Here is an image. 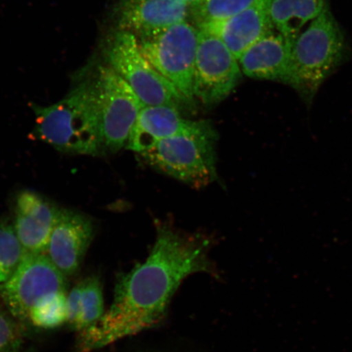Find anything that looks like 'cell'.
<instances>
[{
  "label": "cell",
  "instance_id": "6da1fadb",
  "mask_svg": "<svg viewBox=\"0 0 352 352\" xmlns=\"http://www.w3.org/2000/svg\"><path fill=\"white\" fill-rule=\"evenodd\" d=\"M156 231L147 258L117 276L109 310L78 332L76 352H92L158 327L188 276L206 274L219 278L208 236L178 230L170 222L157 223Z\"/></svg>",
  "mask_w": 352,
  "mask_h": 352
},
{
  "label": "cell",
  "instance_id": "7a4b0ae2",
  "mask_svg": "<svg viewBox=\"0 0 352 352\" xmlns=\"http://www.w3.org/2000/svg\"><path fill=\"white\" fill-rule=\"evenodd\" d=\"M35 116L34 138L57 151L74 155L104 153L98 107L81 70L74 74L68 94L55 104H30Z\"/></svg>",
  "mask_w": 352,
  "mask_h": 352
},
{
  "label": "cell",
  "instance_id": "3957f363",
  "mask_svg": "<svg viewBox=\"0 0 352 352\" xmlns=\"http://www.w3.org/2000/svg\"><path fill=\"white\" fill-rule=\"evenodd\" d=\"M345 50L344 36L327 8L292 43L289 85L310 104L320 85L340 65Z\"/></svg>",
  "mask_w": 352,
  "mask_h": 352
},
{
  "label": "cell",
  "instance_id": "277c9868",
  "mask_svg": "<svg viewBox=\"0 0 352 352\" xmlns=\"http://www.w3.org/2000/svg\"><path fill=\"white\" fill-rule=\"evenodd\" d=\"M217 132L209 122L170 136L140 153L153 168L188 186L201 188L217 179Z\"/></svg>",
  "mask_w": 352,
  "mask_h": 352
},
{
  "label": "cell",
  "instance_id": "5b68a950",
  "mask_svg": "<svg viewBox=\"0 0 352 352\" xmlns=\"http://www.w3.org/2000/svg\"><path fill=\"white\" fill-rule=\"evenodd\" d=\"M89 82L98 107L104 153L126 146L144 107L131 87L107 64H89L80 69Z\"/></svg>",
  "mask_w": 352,
  "mask_h": 352
},
{
  "label": "cell",
  "instance_id": "8992f818",
  "mask_svg": "<svg viewBox=\"0 0 352 352\" xmlns=\"http://www.w3.org/2000/svg\"><path fill=\"white\" fill-rule=\"evenodd\" d=\"M104 63L124 79L144 105H166L183 111L192 104L153 67L135 35L116 30L104 45Z\"/></svg>",
  "mask_w": 352,
  "mask_h": 352
},
{
  "label": "cell",
  "instance_id": "52a82bcc",
  "mask_svg": "<svg viewBox=\"0 0 352 352\" xmlns=\"http://www.w3.org/2000/svg\"><path fill=\"white\" fill-rule=\"evenodd\" d=\"M198 28L188 21L179 22L153 36L138 39L145 58L166 80L193 104Z\"/></svg>",
  "mask_w": 352,
  "mask_h": 352
},
{
  "label": "cell",
  "instance_id": "ba28073f",
  "mask_svg": "<svg viewBox=\"0 0 352 352\" xmlns=\"http://www.w3.org/2000/svg\"><path fill=\"white\" fill-rule=\"evenodd\" d=\"M66 287V277L45 254H25L14 274L0 284V296L11 314L24 320L43 298Z\"/></svg>",
  "mask_w": 352,
  "mask_h": 352
},
{
  "label": "cell",
  "instance_id": "9c48e42d",
  "mask_svg": "<svg viewBox=\"0 0 352 352\" xmlns=\"http://www.w3.org/2000/svg\"><path fill=\"white\" fill-rule=\"evenodd\" d=\"M193 96L204 104L226 99L241 81L239 60L215 35L198 28Z\"/></svg>",
  "mask_w": 352,
  "mask_h": 352
},
{
  "label": "cell",
  "instance_id": "30bf717a",
  "mask_svg": "<svg viewBox=\"0 0 352 352\" xmlns=\"http://www.w3.org/2000/svg\"><path fill=\"white\" fill-rule=\"evenodd\" d=\"M190 16L191 7L180 0H118L114 8L116 30L138 39L153 36Z\"/></svg>",
  "mask_w": 352,
  "mask_h": 352
},
{
  "label": "cell",
  "instance_id": "8fae6325",
  "mask_svg": "<svg viewBox=\"0 0 352 352\" xmlns=\"http://www.w3.org/2000/svg\"><path fill=\"white\" fill-rule=\"evenodd\" d=\"M94 235L89 217L61 208L45 254L65 277L72 276L80 268Z\"/></svg>",
  "mask_w": 352,
  "mask_h": 352
},
{
  "label": "cell",
  "instance_id": "7c38bea8",
  "mask_svg": "<svg viewBox=\"0 0 352 352\" xmlns=\"http://www.w3.org/2000/svg\"><path fill=\"white\" fill-rule=\"evenodd\" d=\"M60 209L39 193L30 190L19 193L12 224L25 254L46 253Z\"/></svg>",
  "mask_w": 352,
  "mask_h": 352
},
{
  "label": "cell",
  "instance_id": "4fadbf2b",
  "mask_svg": "<svg viewBox=\"0 0 352 352\" xmlns=\"http://www.w3.org/2000/svg\"><path fill=\"white\" fill-rule=\"evenodd\" d=\"M270 2L258 0L230 19L196 26L218 37L239 60L246 50L275 30L270 19Z\"/></svg>",
  "mask_w": 352,
  "mask_h": 352
},
{
  "label": "cell",
  "instance_id": "5bb4252c",
  "mask_svg": "<svg viewBox=\"0 0 352 352\" xmlns=\"http://www.w3.org/2000/svg\"><path fill=\"white\" fill-rule=\"evenodd\" d=\"M292 43L276 30L250 47L239 60L242 74L289 85Z\"/></svg>",
  "mask_w": 352,
  "mask_h": 352
},
{
  "label": "cell",
  "instance_id": "9a60e30c",
  "mask_svg": "<svg viewBox=\"0 0 352 352\" xmlns=\"http://www.w3.org/2000/svg\"><path fill=\"white\" fill-rule=\"evenodd\" d=\"M200 121L184 118L182 112L166 105H144L139 113L126 148L142 153L157 143L195 129Z\"/></svg>",
  "mask_w": 352,
  "mask_h": 352
},
{
  "label": "cell",
  "instance_id": "2e32d148",
  "mask_svg": "<svg viewBox=\"0 0 352 352\" xmlns=\"http://www.w3.org/2000/svg\"><path fill=\"white\" fill-rule=\"evenodd\" d=\"M327 0H270V14L276 32L293 43L327 10Z\"/></svg>",
  "mask_w": 352,
  "mask_h": 352
},
{
  "label": "cell",
  "instance_id": "e0dca14e",
  "mask_svg": "<svg viewBox=\"0 0 352 352\" xmlns=\"http://www.w3.org/2000/svg\"><path fill=\"white\" fill-rule=\"evenodd\" d=\"M28 320L34 327L52 329L67 323V294H50L39 301L30 311Z\"/></svg>",
  "mask_w": 352,
  "mask_h": 352
},
{
  "label": "cell",
  "instance_id": "ac0fdd59",
  "mask_svg": "<svg viewBox=\"0 0 352 352\" xmlns=\"http://www.w3.org/2000/svg\"><path fill=\"white\" fill-rule=\"evenodd\" d=\"M25 254L12 222L8 219L0 220V284L14 274Z\"/></svg>",
  "mask_w": 352,
  "mask_h": 352
},
{
  "label": "cell",
  "instance_id": "d6986e66",
  "mask_svg": "<svg viewBox=\"0 0 352 352\" xmlns=\"http://www.w3.org/2000/svg\"><path fill=\"white\" fill-rule=\"evenodd\" d=\"M258 0H204L191 8L195 25L223 21L248 10Z\"/></svg>",
  "mask_w": 352,
  "mask_h": 352
},
{
  "label": "cell",
  "instance_id": "ffe728a7",
  "mask_svg": "<svg viewBox=\"0 0 352 352\" xmlns=\"http://www.w3.org/2000/svg\"><path fill=\"white\" fill-rule=\"evenodd\" d=\"M104 312L102 285L99 277H87L82 280L80 319L78 332L98 322Z\"/></svg>",
  "mask_w": 352,
  "mask_h": 352
},
{
  "label": "cell",
  "instance_id": "44dd1931",
  "mask_svg": "<svg viewBox=\"0 0 352 352\" xmlns=\"http://www.w3.org/2000/svg\"><path fill=\"white\" fill-rule=\"evenodd\" d=\"M21 343L20 325L0 310V352H17Z\"/></svg>",
  "mask_w": 352,
  "mask_h": 352
},
{
  "label": "cell",
  "instance_id": "7402d4cb",
  "mask_svg": "<svg viewBox=\"0 0 352 352\" xmlns=\"http://www.w3.org/2000/svg\"><path fill=\"white\" fill-rule=\"evenodd\" d=\"M81 294L82 281L74 285L72 292L67 294V323L76 331H78L80 319Z\"/></svg>",
  "mask_w": 352,
  "mask_h": 352
},
{
  "label": "cell",
  "instance_id": "603a6c76",
  "mask_svg": "<svg viewBox=\"0 0 352 352\" xmlns=\"http://www.w3.org/2000/svg\"><path fill=\"white\" fill-rule=\"evenodd\" d=\"M180 1H182L183 3H186L189 7L192 8L197 6V4L200 3L201 1H204V0H180Z\"/></svg>",
  "mask_w": 352,
  "mask_h": 352
},
{
  "label": "cell",
  "instance_id": "cb8c5ba5",
  "mask_svg": "<svg viewBox=\"0 0 352 352\" xmlns=\"http://www.w3.org/2000/svg\"><path fill=\"white\" fill-rule=\"evenodd\" d=\"M28 352H34L33 350H30Z\"/></svg>",
  "mask_w": 352,
  "mask_h": 352
}]
</instances>
